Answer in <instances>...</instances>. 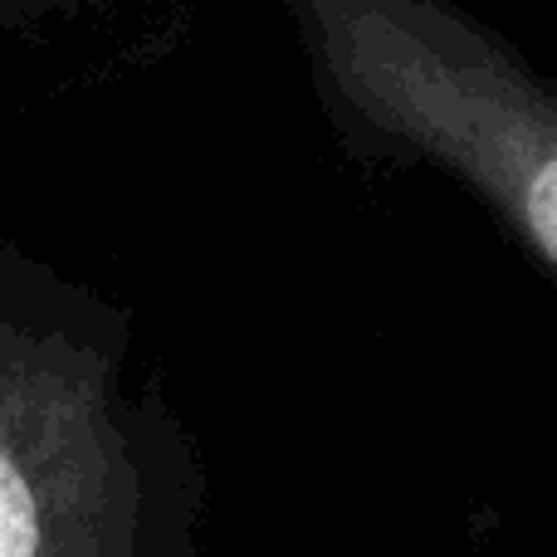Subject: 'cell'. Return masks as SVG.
Masks as SVG:
<instances>
[{
  "mask_svg": "<svg viewBox=\"0 0 557 557\" xmlns=\"http://www.w3.org/2000/svg\"><path fill=\"white\" fill-rule=\"evenodd\" d=\"M211 480L117 298L0 240V557H206Z\"/></svg>",
  "mask_w": 557,
  "mask_h": 557,
  "instance_id": "1",
  "label": "cell"
},
{
  "mask_svg": "<svg viewBox=\"0 0 557 557\" xmlns=\"http://www.w3.org/2000/svg\"><path fill=\"white\" fill-rule=\"evenodd\" d=\"M357 172L455 182L557 278V74L465 0H278Z\"/></svg>",
  "mask_w": 557,
  "mask_h": 557,
  "instance_id": "2",
  "label": "cell"
},
{
  "mask_svg": "<svg viewBox=\"0 0 557 557\" xmlns=\"http://www.w3.org/2000/svg\"><path fill=\"white\" fill-rule=\"evenodd\" d=\"M94 0H0V29L5 35H35L45 25H59V20H74Z\"/></svg>",
  "mask_w": 557,
  "mask_h": 557,
  "instance_id": "3",
  "label": "cell"
}]
</instances>
